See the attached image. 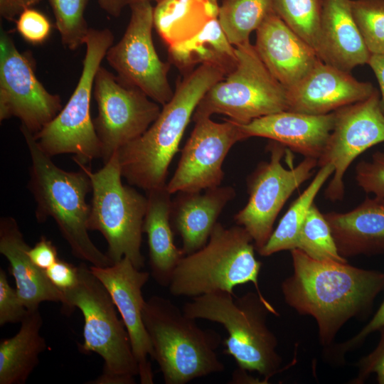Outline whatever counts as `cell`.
Returning a JSON list of instances; mask_svg holds the SVG:
<instances>
[{
  "mask_svg": "<svg viewBox=\"0 0 384 384\" xmlns=\"http://www.w3.org/2000/svg\"><path fill=\"white\" fill-rule=\"evenodd\" d=\"M293 272L281 284L285 303L316 322L319 342L327 348L352 319H366L384 288V272L348 262L314 260L299 249L290 251Z\"/></svg>",
  "mask_w": 384,
  "mask_h": 384,
  "instance_id": "obj_1",
  "label": "cell"
},
{
  "mask_svg": "<svg viewBox=\"0 0 384 384\" xmlns=\"http://www.w3.org/2000/svg\"><path fill=\"white\" fill-rule=\"evenodd\" d=\"M226 75L207 64L187 73L146 131L117 151L122 176L130 185L146 191L166 185L168 168L197 105Z\"/></svg>",
  "mask_w": 384,
  "mask_h": 384,
  "instance_id": "obj_2",
  "label": "cell"
},
{
  "mask_svg": "<svg viewBox=\"0 0 384 384\" xmlns=\"http://www.w3.org/2000/svg\"><path fill=\"white\" fill-rule=\"evenodd\" d=\"M182 311L188 317L225 328L228 337L223 341V353L234 358L238 368L257 372L266 383L281 370L278 340L267 325L269 314H279L257 291L237 297L225 292L203 294L191 298Z\"/></svg>",
  "mask_w": 384,
  "mask_h": 384,
  "instance_id": "obj_3",
  "label": "cell"
},
{
  "mask_svg": "<svg viewBox=\"0 0 384 384\" xmlns=\"http://www.w3.org/2000/svg\"><path fill=\"white\" fill-rule=\"evenodd\" d=\"M21 131L31 160L28 188L36 202L37 221L54 219L75 257L96 267L112 265L107 255L88 235L90 204L87 203L86 196L92 191L88 176L82 169L70 172L59 168L42 150L33 134L23 126Z\"/></svg>",
  "mask_w": 384,
  "mask_h": 384,
  "instance_id": "obj_4",
  "label": "cell"
},
{
  "mask_svg": "<svg viewBox=\"0 0 384 384\" xmlns=\"http://www.w3.org/2000/svg\"><path fill=\"white\" fill-rule=\"evenodd\" d=\"M143 320L166 384H186L223 372L216 350L223 343L213 329H202L170 299L154 295L146 300Z\"/></svg>",
  "mask_w": 384,
  "mask_h": 384,
  "instance_id": "obj_5",
  "label": "cell"
},
{
  "mask_svg": "<svg viewBox=\"0 0 384 384\" xmlns=\"http://www.w3.org/2000/svg\"><path fill=\"white\" fill-rule=\"evenodd\" d=\"M78 283L63 292L62 311L70 314L78 308L84 319L83 354L95 353L103 360L102 371L91 384H134L139 376L127 329L117 315L109 292L85 262L78 266Z\"/></svg>",
  "mask_w": 384,
  "mask_h": 384,
  "instance_id": "obj_6",
  "label": "cell"
},
{
  "mask_svg": "<svg viewBox=\"0 0 384 384\" xmlns=\"http://www.w3.org/2000/svg\"><path fill=\"white\" fill-rule=\"evenodd\" d=\"M255 250L243 227L225 228L218 222L206 245L180 260L168 285L169 292L191 298L218 292L233 294L235 287L251 282L262 294L258 284L262 262Z\"/></svg>",
  "mask_w": 384,
  "mask_h": 384,
  "instance_id": "obj_7",
  "label": "cell"
},
{
  "mask_svg": "<svg viewBox=\"0 0 384 384\" xmlns=\"http://www.w3.org/2000/svg\"><path fill=\"white\" fill-rule=\"evenodd\" d=\"M76 164L88 176L92 185L88 230L102 233L112 264L127 257L141 270L144 265L141 245L147 197L122 184L117 151L96 172L87 165Z\"/></svg>",
  "mask_w": 384,
  "mask_h": 384,
  "instance_id": "obj_8",
  "label": "cell"
},
{
  "mask_svg": "<svg viewBox=\"0 0 384 384\" xmlns=\"http://www.w3.org/2000/svg\"><path fill=\"white\" fill-rule=\"evenodd\" d=\"M113 41L114 35L110 29L90 28L76 87L58 115L33 134L48 156L73 154L76 163L87 166L93 159L101 158V144L91 117L90 103L96 73Z\"/></svg>",
  "mask_w": 384,
  "mask_h": 384,
  "instance_id": "obj_9",
  "label": "cell"
},
{
  "mask_svg": "<svg viewBox=\"0 0 384 384\" xmlns=\"http://www.w3.org/2000/svg\"><path fill=\"white\" fill-rule=\"evenodd\" d=\"M235 68L214 84L197 105L192 119L225 114L246 124L288 110L287 90L271 74L250 41L235 46Z\"/></svg>",
  "mask_w": 384,
  "mask_h": 384,
  "instance_id": "obj_10",
  "label": "cell"
},
{
  "mask_svg": "<svg viewBox=\"0 0 384 384\" xmlns=\"http://www.w3.org/2000/svg\"><path fill=\"white\" fill-rule=\"evenodd\" d=\"M268 146L270 161L260 162L248 176L247 203L234 216L236 224L252 237L257 251L268 241L275 220L288 198L318 166L317 159L304 157L296 166L285 169L281 160L287 147L274 141Z\"/></svg>",
  "mask_w": 384,
  "mask_h": 384,
  "instance_id": "obj_11",
  "label": "cell"
},
{
  "mask_svg": "<svg viewBox=\"0 0 384 384\" xmlns=\"http://www.w3.org/2000/svg\"><path fill=\"white\" fill-rule=\"evenodd\" d=\"M93 97L97 106L93 123L104 164L142 135L161 112L157 102L102 66L95 75Z\"/></svg>",
  "mask_w": 384,
  "mask_h": 384,
  "instance_id": "obj_12",
  "label": "cell"
},
{
  "mask_svg": "<svg viewBox=\"0 0 384 384\" xmlns=\"http://www.w3.org/2000/svg\"><path fill=\"white\" fill-rule=\"evenodd\" d=\"M131 17L126 31L105 58L125 83L134 86L152 100L164 105L174 92L168 80L170 65L162 61L154 46V8L151 1L129 4Z\"/></svg>",
  "mask_w": 384,
  "mask_h": 384,
  "instance_id": "obj_13",
  "label": "cell"
},
{
  "mask_svg": "<svg viewBox=\"0 0 384 384\" xmlns=\"http://www.w3.org/2000/svg\"><path fill=\"white\" fill-rule=\"evenodd\" d=\"M29 54L18 51L4 30L0 35V121L18 118L35 134L63 108L58 95L49 92L35 73Z\"/></svg>",
  "mask_w": 384,
  "mask_h": 384,
  "instance_id": "obj_14",
  "label": "cell"
},
{
  "mask_svg": "<svg viewBox=\"0 0 384 384\" xmlns=\"http://www.w3.org/2000/svg\"><path fill=\"white\" fill-rule=\"evenodd\" d=\"M333 129L318 166L332 164L333 177L325 190V197L341 200L344 195L343 176L351 164L362 153L384 142V114L380 106V94L374 93L334 112Z\"/></svg>",
  "mask_w": 384,
  "mask_h": 384,
  "instance_id": "obj_15",
  "label": "cell"
},
{
  "mask_svg": "<svg viewBox=\"0 0 384 384\" xmlns=\"http://www.w3.org/2000/svg\"><path fill=\"white\" fill-rule=\"evenodd\" d=\"M194 122L176 170L166 183L171 194L220 186L225 175L222 166L228 151L235 143L246 139L240 124L230 119L218 123L202 117Z\"/></svg>",
  "mask_w": 384,
  "mask_h": 384,
  "instance_id": "obj_16",
  "label": "cell"
},
{
  "mask_svg": "<svg viewBox=\"0 0 384 384\" xmlns=\"http://www.w3.org/2000/svg\"><path fill=\"white\" fill-rule=\"evenodd\" d=\"M90 269L109 292L127 329L140 383L153 384L154 373L148 358L153 360L154 351L143 320L146 300L142 294L150 273L135 267L127 257L108 267L91 265Z\"/></svg>",
  "mask_w": 384,
  "mask_h": 384,
  "instance_id": "obj_17",
  "label": "cell"
},
{
  "mask_svg": "<svg viewBox=\"0 0 384 384\" xmlns=\"http://www.w3.org/2000/svg\"><path fill=\"white\" fill-rule=\"evenodd\" d=\"M376 90L350 73L326 64L320 59L296 85L287 90L288 110L320 115L363 101Z\"/></svg>",
  "mask_w": 384,
  "mask_h": 384,
  "instance_id": "obj_18",
  "label": "cell"
},
{
  "mask_svg": "<svg viewBox=\"0 0 384 384\" xmlns=\"http://www.w3.org/2000/svg\"><path fill=\"white\" fill-rule=\"evenodd\" d=\"M255 49L271 74L288 90L319 60L316 50L272 11L256 31Z\"/></svg>",
  "mask_w": 384,
  "mask_h": 384,
  "instance_id": "obj_19",
  "label": "cell"
},
{
  "mask_svg": "<svg viewBox=\"0 0 384 384\" xmlns=\"http://www.w3.org/2000/svg\"><path fill=\"white\" fill-rule=\"evenodd\" d=\"M334 121V112L314 115L285 110L240 124V127L246 139L267 138L304 157L318 160L326 145Z\"/></svg>",
  "mask_w": 384,
  "mask_h": 384,
  "instance_id": "obj_20",
  "label": "cell"
},
{
  "mask_svg": "<svg viewBox=\"0 0 384 384\" xmlns=\"http://www.w3.org/2000/svg\"><path fill=\"white\" fill-rule=\"evenodd\" d=\"M317 55L324 63L348 73L368 64L371 54L354 20L351 0H322Z\"/></svg>",
  "mask_w": 384,
  "mask_h": 384,
  "instance_id": "obj_21",
  "label": "cell"
},
{
  "mask_svg": "<svg viewBox=\"0 0 384 384\" xmlns=\"http://www.w3.org/2000/svg\"><path fill=\"white\" fill-rule=\"evenodd\" d=\"M202 191L179 192L172 201L171 222L181 238L184 255L206 245L222 210L235 196L230 186Z\"/></svg>",
  "mask_w": 384,
  "mask_h": 384,
  "instance_id": "obj_22",
  "label": "cell"
},
{
  "mask_svg": "<svg viewBox=\"0 0 384 384\" xmlns=\"http://www.w3.org/2000/svg\"><path fill=\"white\" fill-rule=\"evenodd\" d=\"M324 215L343 257L384 253V198L367 197L350 211Z\"/></svg>",
  "mask_w": 384,
  "mask_h": 384,
  "instance_id": "obj_23",
  "label": "cell"
},
{
  "mask_svg": "<svg viewBox=\"0 0 384 384\" xmlns=\"http://www.w3.org/2000/svg\"><path fill=\"white\" fill-rule=\"evenodd\" d=\"M26 242L16 220L10 216L0 219V252L9 262L16 290L28 310L38 309L44 302H63V294L48 279L44 270L30 259Z\"/></svg>",
  "mask_w": 384,
  "mask_h": 384,
  "instance_id": "obj_24",
  "label": "cell"
},
{
  "mask_svg": "<svg viewBox=\"0 0 384 384\" xmlns=\"http://www.w3.org/2000/svg\"><path fill=\"white\" fill-rule=\"evenodd\" d=\"M143 233L147 235L150 274L156 283L168 287L171 275L184 256L174 241L171 222V193L164 187L147 191Z\"/></svg>",
  "mask_w": 384,
  "mask_h": 384,
  "instance_id": "obj_25",
  "label": "cell"
},
{
  "mask_svg": "<svg viewBox=\"0 0 384 384\" xmlns=\"http://www.w3.org/2000/svg\"><path fill=\"white\" fill-rule=\"evenodd\" d=\"M38 309L28 310L18 331L0 342V384H24L46 349Z\"/></svg>",
  "mask_w": 384,
  "mask_h": 384,
  "instance_id": "obj_26",
  "label": "cell"
},
{
  "mask_svg": "<svg viewBox=\"0 0 384 384\" xmlns=\"http://www.w3.org/2000/svg\"><path fill=\"white\" fill-rule=\"evenodd\" d=\"M168 50L171 61L182 72L207 64L222 68L228 75L237 63L235 48L226 38L218 18L193 36L169 45Z\"/></svg>",
  "mask_w": 384,
  "mask_h": 384,
  "instance_id": "obj_27",
  "label": "cell"
},
{
  "mask_svg": "<svg viewBox=\"0 0 384 384\" xmlns=\"http://www.w3.org/2000/svg\"><path fill=\"white\" fill-rule=\"evenodd\" d=\"M334 171V167L330 164L320 167L307 188L291 203L267 243L257 251L261 256L268 257L276 252L297 248L298 235L307 212Z\"/></svg>",
  "mask_w": 384,
  "mask_h": 384,
  "instance_id": "obj_28",
  "label": "cell"
},
{
  "mask_svg": "<svg viewBox=\"0 0 384 384\" xmlns=\"http://www.w3.org/2000/svg\"><path fill=\"white\" fill-rule=\"evenodd\" d=\"M217 0H161L154 9V26L169 43L174 31H191L192 36L218 18Z\"/></svg>",
  "mask_w": 384,
  "mask_h": 384,
  "instance_id": "obj_29",
  "label": "cell"
},
{
  "mask_svg": "<svg viewBox=\"0 0 384 384\" xmlns=\"http://www.w3.org/2000/svg\"><path fill=\"white\" fill-rule=\"evenodd\" d=\"M272 11V0H223L218 19L229 42L236 46L250 41V33Z\"/></svg>",
  "mask_w": 384,
  "mask_h": 384,
  "instance_id": "obj_30",
  "label": "cell"
},
{
  "mask_svg": "<svg viewBox=\"0 0 384 384\" xmlns=\"http://www.w3.org/2000/svg\"><path fill=\"white\" fill-rule=\"evenodd\" d=\"M319 261L347 262L338 252L331 228L314 203L309 208L300 229L297 248Z\"/></svg>",
  "mask_w": 384,
  "mask_h": 384,
  "instance_id": "obj_31",
  "label": "cell"
},
{
  "mask_svg": "<svg viewBox=\"0 0 384 384\" xmlns=\"http://www.w3.org/2000/svg\"><path fill=\"white\" fill-rule=\"evenodd\" d=\"M272 6L281 19L317 53L322 0H272Z\"/></svg>",
  "mask_w": 384,
  "mask_h": 384,
  "instance_id": "obj_32",
  "label": "cell"
},
{
  "mask_svg": "<svg viewBox=\"0 0 384 384\" xmlns=\"http://www.w3.org/2000/svg\"><path fill=\"white\" fill-rule=\"evenodd\" d=\"M63 45L74 50L85 41L90 28L84 14L88 0H48Z\"/></svg>",
  "mask_w": 384,
  "mask_h": 384,
  "instance_id": "obj_33",
  "label": "cell"
},
{
  "mask_svg": "<svg viewBox=\"0 0 384 384\" xmlns=\"http://www.w3.org/2000/svg\"><path fill=\"white\" fill-rule=\"evenodd\" d=\"M351 10L370 53L384 54V0H351Z\"/></svg>",
  "mask_w": 384,
  "mask_h": 384,
  "instance_id": "obj_34",
  "label": "cell"
},
{
  "mask_svg": "<svg viewBox=\"0 0 384 384\" xmlns=\"http://www.w3.org/2000/svg\"><path fill=\"white\" fill-rule=\"evenodd\" d=\"M383 291L384 292V288ZM383 326H384V297L373 316L356 334L346 341L334 343L331 346L324 349L323 353L325 358L329 363L334 365L344 363L346 353L358 348L370 334L378 332Z\"/></svg>",
  "mask_w": 384,
  "mask_h": 384,
  "instance_id": "obj_35",
  "label": "cell"
},
{
  "mask_svg": "<svg viewBox=\"0 0 384 384\" xmlns=\"http://www.w3.org/2000/svg\"><path fill=\"white\" fill-rule=\"evenodd\" d=\"M355 172L356 183L363 191L384 198V151H375L370 160L360 161Z\"/></svg>",
  "mask_w": 384,
  "mask_h": 384,
  "instance_id": "obj_36",
  "label": "cell"
},
{
  "mask_svg": "<svg viewBox=\"0 0 384 384\" xmlns=\"http://www.w3.org/2000/svg\"><path fill=\"white\" fill-rule=\"evenodd\" d=\"M16 24L20 36L33 45L44 43L52 30L49 19L43 13L32 8L23 11L16 20Z\"/></svg>",
  "mask_w": 384,
  "mask_h": 384,
  "instance_id": "obj_37",
  "label": "cell"
},
{
  "mask_svg": "<svg viewBox=\"0 0 384 384\" xmlns=\"http://www.w3.org/2000/svg\"><path fill=\"white\" fill-rule=\"evenodd\" d=\"M28 309L7 279L6 272L0 268V326L21 322Z\"/></svg>",
  "mask_w": 384,
  "mask_h": 384,
  "instance_id": "obj_38",
  "label": "cell"
},
{
  "mask_svg": "<svg viewBox=\"0 0 384 384\" xmlns=\"http://www.w3.org/2000/svg\"><path fill=\"white\" fill-rule=\"evenodd\" d=\"M379 340L375 348L356 363L357 373L348 383L363 384L375 375L378 384H384V326L380 327Z\"/></svg>",
  "mask_w": 384,
  "mask_h": 384,
  "instance_id": "obj_39",
  "label": "cell"
},
{
  "mask_svg": "<svg viewBox=\"0 0 384 384\" xmlns=\"http://www.w3.org/2000/svg\"><path fill=\"white\" fill-rule=\"evenodd\" d=\"M45 272L50 282L62 292L73 288L78 281V267L60 259Z\"/></svg>",
  "mask_w": 384,
  "mask_h": 384,
  "instance_id": "obj_40",
  "label": "cell"
},
{
  "mask_svg": "<svg viewBox=\"0 0 384 384\" xmlns=\"http://www.w3.org/2000/svg\"><path fill=\"white\" fill-rule=\"evenodd\" d=\"M27 253L31 261L44 271L59 259L56 247L44 235L41 237L33 247L28 248Z\"/></svg>",
  "mask_w": 384,
  "mask_h": 384,
  "instance_id": "obj_41",
  "label": "cell"
},
{
  "mask_svg": "<svg viewBox=\"0 0 384 384\" xmlns=\"http://www.w3.org/2000/svg\"><path fill=\"white\" fill-rule=\"evenodd\" d=\"M41 0H0V15L4 19L16 21L26 9L32 8Z\"/></svg>",
  "mask_w": 384,
  "mask_h": 384,
  "instance_id": "obj_42",
  "label": "cell"
},
{
  "mask_svg": "<svg viewBox=\"0 0 384 384\" xmlns=\"http://www.w3.org/2000/svg\"><path fill=\"white\" fill-rule=\"evenodd\" d=\"M368 64L373 70L380 86V106L384 114V54H373Z\"/></svg>",
  "mask_w": 384,
  "mask_h": 384,
  "instance_id": "obj_43",
  "label": "cell"
},
{
  "mask_svg": "<svg viewBox=\"0 0 384 384\" xmlns=\"http://www.w3.org/2000/svg\"><path fill=\"white\" fill-rule=\"evenodd\" d=\"M100 7L109 15L117 17L119 16L126 5L124 0H97Z\"/></svg>",
  "mask_w": 384,
  "mask_h": 384,
  "instance_id": "obj_44",
  "label": "cell"
},
{
  "mask_svg": "<svg viewBox=\"0 0 384 384\" xmlns=\"http://www.w3.org/2000/svg\"><path fill=\"white\" fill-rule=\"evenodd\" d=\"M248 371L238 368L232 374L230 383L245 384V383H262L247 373Z\"/></svg>",
  "mask_w": 384,
  "mask_h": 384,
  "instance_id": "obj_45",
  "label": "cell"
},
{
  "mask_svg": "<svg viewBox=\"0 0 384 384\" xmlns=\"http://www.w3.org/2000/svg\"><path fill=\"white\" fill-rule=\"evenodd\" d=\"M140 1H155L159 2L161 0H124L126 4H130L133 2Z\"/></svg>",
  "mask_w": 384,
  "mask_h": 384,
  "instance_id": "obj_46",
  "label": "cell"
}]
</instances>
